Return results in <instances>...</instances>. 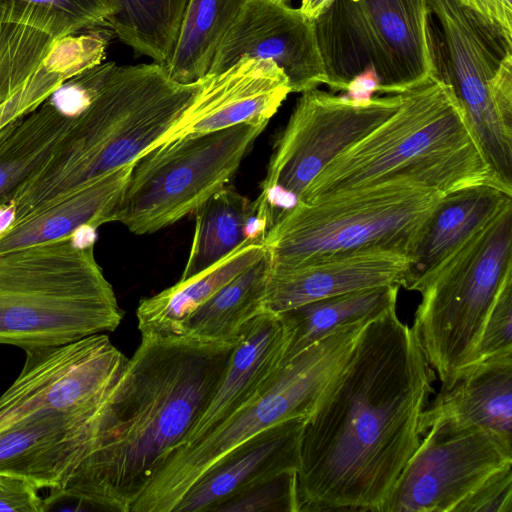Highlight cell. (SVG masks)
Masks as SVG:
<instances>
[{
  "instance_id": "1",
  "label": "cell",
  "mask_w": 512,
  "mask_h": 512,
  "mask_svg": "<svg viewBox=\"0 0 512 512\" xmlns=\"http://www.w3.org/2000/svg\"><path fill=\"white\" fill-rule=\"evenodd\" d=\"M434 380L396 308L370 321L340 381L305 422L297 512H378L420 443Z\"/></svg>"
},
{
  "instance_id": "2",
  "label": "cell",
  "mask_w": 512,
  "mask_h": 512,
  "mask_svg": "<svg viewBox=\"0 0 512 512\" xmlns=\"http://www.w3.org/2000/svg\"><path fill=\"white\" fill-rule=\"evenodd\" d=\"M235 344L141 337L101 403L92 446L44 498L130 512L157 461L181 444L219 385Z\"/></svg>"
},
{
  "instance_id": "3",
  "label": "cell",
  "mask_w": 512,
  "mask_h": 512,
  "mask_svg": "<svg viewBox=\"0 0 512 512\" xmlns=\"http://www.w3.org/2000/svg\"><path fill=\"white\" fill-rule=\"evenodd\" d=\"M205 76L181 83L154 62L115 64L71 115L46 162L13 194V223L161 144L200 93Z\"/></svg>"
},
{
  "instance_id": "4",
  "label": "cell",
  "mask_w": 512,
  "mask_h": 512,
  "mask_svg": "<svg viewBox=\"0 0 512 512\" xmlns=\"http://www.w3.org/2000/svg\"><path fill=\"white\" fill-rule=\"evenodd\" d=\"M401 95L397 111L330 161L299 201L317 203L387 184L444 194L489 185L512 195L486 161L446 80L435 74Z\"/></svg>"
},
{
  "instance_id": "5",
  "label": "cell",
  "mask_w": 512,
  "mask_h": 512,
  "mask_svg": "<svg viewBox=\"0 0 512 512\" xmlns=\"http://www.w3.org/2000/svg\"><path fill=\"white\" fill-rule=\"evenodd\" d=\"M87 229L0 254V345L52 346L119 326L123 312Z\"/></svg>"
},
{
  "instance_id": "6",
  "label": "cell",
  "mask_w": 512,
  "mask_h": 512,
  "mask_svg": "<svg viewBox=\"0 0 512 512\" xmlns=\"http://www.w3.org/2000/svg\"><path fill=\"white\" fill-rule=\"evenodd\" d=\"M370 321L348 324L283 362L228 419L205 436L166 452L130 512H174L191 486L237 446L278 423L309 418L340 381Z\"/></svg>"
},
{
  "instance_id": "7",
  "label": "cell",
  "mask_w": 512,
  "mask_h": 512,
  "mask_svg": "<svg viewBox=\"0 0 512 512\" xmlns=\"http://www.w3.org/2000/svg\"><path fill=\"white\" fill-rule=\"evenodd\" d=\"M510 274L512 203L409 287L421 295L411 327L441 390L474 365L485 320Z\"/></svg>"
},
{
  "instance_id": "8",
  "label": "cell",
  "mask_w": 512,
  "mask_h": 512,
  "mask_svg": "<svg viewBox=\"0 0 512 512\" xmlns=\"http://www.w3.org/2000/svg\"><path fill=\"white\" fill-rule=\"evenodd\" d=\"M444 193L387 184L282 210L263 244L272 266L367 248L411 255Z\"/></svg>"
},
{
  "instance_id": "9",
  "label": "cell",
  "mask_w": 512,
  "mask_h": 512,
  "mask_svg": "<svg viewBox=\"0 0 512 512\" xmlns=\"http://www.w3.org/2000/svg\"><path fill=\"white\" fill-rule=\"evenodd\" d=\"M429 15L426 0H331L314 20L325 85L373 70L379 93L399 94L438 74Z\"/></svg>"
},
{
  "instance_id": "10",
  "label": "cell",
  "mask_w": 512,
  "mask_h": 512,
  "mask_svg": "<svg viewBox=\"0 0 512 512\" xmlns=\"http://www.w3.org/2000/svg\"><path fill=\"white\" fill-rule=\"evenodd\" d=\"M267 124L241 123L146 151L133 163L112 222L144 235L194 212L227 186Z\"/></svg>"
},
{
  "instance_id": "11",
  "label": "cell",
  "mask_w": 512,
  "mask_h": 512,
  "mask_svg": "<svg viewBox=\"0 0 512 512\" xmlns=\"http://www.w3.org/2000/svg\"><path fill=\"white\" fill-rule=\"evenodd\" d=\"M401 102V93L354 103L318 88L302 92L278 135L259 195L275 214L292 208L330 161L389 118Z\"/></svg>"
},
{
  "instance_id": "12",
  "label": "cell",
  "mask_w": 512,
  "mask_h": 512,
  "mask_svg": "<svg viewBox=\"0 0 512 512\" xmlns=\"http://www.w3.org/2000/svg\"><path fill=\"white\" fill-rule=\"evenodd\" d=\"M438 19L448 53L440 74L453 88L467 122L492 171L512 192V124L489 92V81L512 55V41L485 18L457 0H426Z\"/></svg>"
},
{
  "instance_id": "13",
  "label": "cell",
  "mask_w": 512,
  "mask_h": 512,
  "mask_svg": "<svg viewBox=\"0 0 512 512\" xmlns=\"http://www.w3.org/2000/svg\"><path fill=\"white\" fill-rule=\"evenodd\" d=\"M378 512H455L486 479L512 465V449L479 427L431 426Z\"/></svg>"
},
{
  "instance_id": "14",
  "label": "cell",
  "mask_w": 512,
  "mask_h": 512,
  "mask_svg": "<svg viewBox=\"0 0 512 512\" xmlns=\"http://www.w3.org/2000/svg\"><path fill=\"white\" fill-rule=\"evenodd\" d=\"M24 352L20 373L0 396V431L31 415L100 404L128 360L105 333Z\"/></svg>"
},
{
  "instance_id": "15",
  "label": "cell",
  "mask_w": 512,
  "mask_h": 512,
  "mask_svg": "<svg viewBox=\"0 0 512 512\" xmlns=\"http://www.w3.org/2000/svg\"><path fill=\"white\" fill-rule=\"evenodd\" d=\"M242 57L275 63L287 76L291 92L326 83L314 20L283 0H246L207 74L220 73Z\"/></svg>"
},
{
  "instance_id": "16",
  "label": "cell",
  "mask_w": 512,
  "mask_h": 512,
  "mask_svg": "<svg viewBox=\"0 0 512 512\" xmlns=\"http://www.w3.org/2000/svg\"><path fill=\"white\" fill-rule=\"evenodd\" d=\"M411 259L384 248L332 254L290 265L272 266L263 308L282 313L321 298L387 285L408 288Z\"/></svg>"
},
{
  "instance_id": "17",
  "label": "cell",
  "mask_w": 512,
  "mask_h": 512,
  "mask_svg": "<svg viewBox=\"0 0 512 512\" xmlns=\"http://www.w3.org/2000/svg\"><path fill=\"white\" fill-rule=\"evenodd\" d=\"M101 403L31 415L0 431V473L39 490L60 486L91 448Z\"/></svg>"
},
{
  "instance_id": "18",
  "label": "cell",
  "mask_w": 512,
  "mask_h": 512,
  "mask_svg": "<svg viewBox=\"0 0 512 512\" xmlns=\"http://www.w3.org/2000/svg\"><path fill=\"white\" fill-rule=\"evenodd\" d=\"M289 93V80L275 63L242 57L222 72L205 76L200 93L163 142L246 122H269Z\"/></svg>"
},
{
  "instance_id": "19",
  "label": "cell",
  "mask_w": 512,
  "mask_h": 512,
  "mask_svg": "<svg viewBox=\"0 0 512 512\" xmlns=\"http://www.w3.org/2000/svg\"><path fill=\"white\" fill-rule=\"evenodd\" d=\"M307 419L278 423L237 446L191 486L174 512H215L234 495L280 475L297 473Z\"/></svg>"
},
{
  "instance_id": "20",
  "label": "cell",
  "mask_w": 512,
  "mask_h": 512,
  "mask_svg": "<svg viewBox=\"0 0 512 512\" xmlns=\"http://www.w3.org/2000/svg\"><path fill=\"white\" fill-rule=\"evenodd\" d=\"M285 349L286 333L280 315L264 310L243 330L219 385L177 446L205 436L252 399L282 365Z\"/></svg>"
},
{
  "instance_id": "21",
  "label": "cell",
  "mask_w": 512,
  "mask_h": 512,
  "mask_svg": "<svg viewBox=\"0 0 512 512\" xmlns=\"http://www.w3.org/2000/svg\"><path fill=\"white\" fill-rule=\"evenodd\" d=\"M440 423L482 428L512 449V353L474 364L441 390L421 415L420 436Z\"/></svg>"
},
{
  "instance_id": "22",
  "label": "cell",
  "mask_w": 512,
  "mask_h": 512,
  "mask_svg": "<svg viewBox=\"0 0 512 512\" xmlns=\"http://www.w3.org/2000/svg\"><path fill=\"white\" fill-rule=\"evenodd\" d=\"M133 163L98 176L52 201L0 234V254L72 236L112 222Z\"/></svg>"
},
{
  "instance_id": "23",
  "label": "cell",
  "mask_w": 512,
  "mask_h": 512,
  "mask_svg": "<svg viewBox=\"0 0 512 512\" xmlns=\"http://www.w3.org/2000/svg\"><path fill=\"white\" fill-rule=\"evenodd\" d=\"M510 203L512 195L489 185L444 194L427 219L411 255L407 290Z\"/></svg>"
},
{
  "instance_id": "24",
  "label": "cell",
  "mask_w": 512,
  "mask_h": 512,
  "mask_svg": "<svg viewBox=\"0 0 512 512\" xmlns=\"http://www.w3.org/2000/svg\"><path fill=\"white\" fill-rule=\"evenodd\" d=\"M266 253L263 243L246 242L206 271L142 299L136 310L142 337H180L184 321L234 277Z\"/></svg>"
},
{
  "instance_id": "25",
  "label": "cell",
  "mask_w": 512,
  "mask_h": 512,
  "mask_svg": "<svg viewBox=\"0 0 512 512\" xmlns=\"http://www.w3.org/2000/svg\"><path fill=\"white\" fill-rule=\"evenodd\" d=\"M399 286H378L321 298L279 313L286 333L283 362L334 331L396 308Z\"/></svg>"
},
{
  "instance_id": "26",
  "label": "cell",
  "mask_w": 512,
  "mask_h": 512,
  "mask_svg": "<svg viewBox=\"0 0 512 512\" xmlns=\"http://www.w3.org/2000/svg\"><path fill=\"white\" fill-rule=\"evenodd\" d=\"M269 269L265 253L198 307L182 324L180 337L200 343L235 344L245 327L264 311Z\"/></svg>"
},
{
  "instance_id": "27",
  "label": "cell",
  "mask_w": 512,
  "mask_h": 512,
  "mask_svg": "<svg viewBox=\"0 0 512 512\" xmlns=\"http://www.w3.org/2000/svg\"><path fill=\"white\" fill-rule=\"evenodd\" d=\"M112 37L97 28L58 39L38 72L0 103V132L36 110L67 79L102 63Z\"/></svg>"
},
{
  "instance_id": "28",
  "label": "cell",
  "mask_w": 512,
  "mask_h": 512,
  "mask_svg": "<svg viewBox=\"0 0 512 512\" xmlns=\"http://www.w3.org/2000/svg\"><path fill=\"white\" fill-rule=\"evenodd\" d=\"M71 115L49 97L33 112L0 132V206L49 158Z\"/></svg>"
},
{
  "instance_id": "29",
  "label": "cell",
  "mask_w": 512,
  "mask_h": 512,
  "mask_svg": "<svg viewBox=\"0 0 512 512\" xmlns=\"http://www.w3.org/2000/svg\"><path fill=\"white\" fill-rule=\"evenodd\" d=\"M253 201L225 186L195 212L190 253L180 281L196 276L230 255L248 241L246 226Z\"/></svg>"
},
{
  "instance_id": "30",
  "label": "cell",
  "mask_w": 512,
  "mask_h": 512,
  "mask_svg": "<svg viewBox=\"0 0 512 512\" xmlns=\"http://www.w3.org/2000/svg\"><path fill=\"white\" fill-rule=\"evenodd\" d=\"M246 0H188L177 42L165 66L181 83L203 78L214 54Z\"/></svg>"
},
{
  "instance_id": "31",
  "label": "cell",
  "mask_w": 512,
  "mask_h": 512,
  "mask_svg": "<svg viewBox=\"0 0 512 512\" xmlns=\"http://www.w3.org/2000/svg\"><path fill=\"white\" fill-rule=\"evenodd\" d=\"M107 28L136 55L166 66L179 35L188 0H113Z\"/></svg>"
},
{
  "instance_id": "32",
  "label": "cell",
  "mask_w": 512,
  "mask_h": 512,
  "mask_svg": "<svg viewBox=\"0 0 512 512\" xmlns=\"http://www.w3.org/2000/svg\"><path fill=\"white\" fill-rule=\"evenodd\" d=\"M58 39L45 29L0 15V103L38 72Z\"/></svg>"
},
{
  "instance_id": "33",
  "label": "cell",
  "mask_w": 512,
  "mask_h": 512,
  "mask_svg": "<svg viewBox=\"0 0 512 512\" xmlns=\"http://www.w3.org/2000/svg\"><path fill=\"white\" fill-rule=\"evenodd\" d=\"M30 7L53 18L71 34L107 28L115 10L113 0H0Z\"/></svg>"
},
{
  "instance_id": "34",
  "label": "cell",
  "mask_w": 512,
  "mask_h": 512,
  "mask_svg": "<svg viewBox=\"0 0 512 512\" xmlns=\"http://www.w3.org/2000/svg\"><path fill=\"white\" fill-rule=\"evenodd\" d=\"M297 512L296 473H286L222 502L215 512Z\"/></svg>"
},
{
  "instance_id": "35",
  "label": "cell",
  "mask_w": 512,
  "mask_h": 512,
  "mask_svg": "<svg viewBox=\"0 0 512 512\" xmlns=\"http://www.w3.org/2000/svg\"><path fill=\"white\" fill-rule=\"evenodd\" d=\"M512 353V274L501 285L485 320L475 363Z\"/></svg>"
},
{
  "instance_id": "36",
  "label": "cell",
  "mask_w": 512,
  "mask_h": 512,
  "mask_svg": "<svg viewBox=\"0 0 512 512\" xmlns=\"http://www.w3.org/2000/svg\"><path fill=\"white\" fill-rule=\"evenodd\" d=\"M455 512H512V465L486 479Z\"/></svg>"
},
{
  "instance_id": "37",
  "label": "cell",
  "mask_w": 512,
  "mask_h": 512,
  "mask_svg": "<svg viewBox=\"0 0 512 512\" xmlns=\"http://www.w3.org/2000/svg\"><path fill=\"white\" fill-rule=\"evenodd\" d=\"M29 481L0 473V512H44V498Z\"/></svg>"
},
{
  "instance_id": "38",
  "label": "cell",
  "mask_w": 512,
  "mask_h": 512,
  "mask_svg": "<svg viewBox=\"0 0 512 512\" xmlns=\"http://www.w3.org/2000/svg\"><path fill=\"white\" fill-rule=\"evenodd\" d=\"M512 41V0H457Z\"/></svg>"
},
{
  "instance_id": "39",
  "label": "cell",
  "mask_w": 512,
  "mask_h": 512,
  "mask_svg": "<svg viewBox=\"0 0 512 512\" xmlns=\"http://www.w3.org/2000/svg\"><path fill=\"white\" fill-rule=\"evenodd\" d=\"M379 90L377 75L373 70H367L349 82L342 96L354 103H366L372 99L374 93H379Z\"/></svg>"
},
{
  "instance_id": "40",
  "label": "cell",
  "mask_w": 512,
  "mask_h": 512,
  "mask_svg": "<svg viewBox=\"0 0 512 512\" xmlns=\"http://www.w3.org/2000/svg\"><path fill=\"white\" fill-rule=\"evenodd\" d=\"M331 0H301L300 11L308 18L315 20Z\"/></svg>"
},
{
  "instance_id": "41",
  "label": "cell",
  "mask_w": 512,
  "mask_h": 512,
  "mask_svg": "<svg viewBox=\"0 0 512 512\" xmlns=\"http://www.w3.org/2000/svg\"><path fill=\"white\" fill-rule=\"evenodd\" d=\"M283 1H287V0H283Z\"/></svg>"
}]
</instances>
